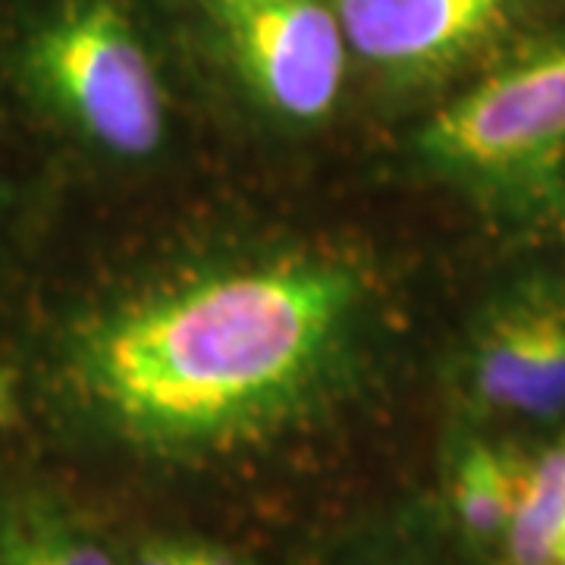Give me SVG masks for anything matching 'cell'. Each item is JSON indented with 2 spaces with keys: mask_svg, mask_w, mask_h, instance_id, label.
Segmentation results:
<instances>
[{
  "mask_svg": "<svg viewBox=\"0 0 565 565\" xmlns=\"http://www.w3.org/2000/svg\"><path fill=\"white\" fill-rule=\"evenodd\" d=\"M475 396L525 418L565 415V299L525 289L487 311L468 352Z\"/></svg>",
  "mask_w": 565,
  "mask_h": 565,
  "instance_id": "obj_5",
  "label": "cell"
},
{
  "mask_svg": "<svg viewBox=\"0 0 565 565\" xmlns=\"http://www.w3.org/2000/svg\"><path fill=\"white\" fill-rule=\"evenodd\" d=\"M136 565H182L180 544H145Z\"/></svg>",
  "mask_w": 565,
  "mask_h": 565,
  "instance_id": "obj_12",
  "label": "cell"
},
{
  "mask_svg": "<svg viewBox=\"0 0 565 565\" xmlns=\"http://www.w3.org/2000/svg\"><path fill=\"white\" fill-rule=\"evenodd\" d=\"M25 531L39 544L47 565H114L95 541H88L76 527L63 525L61 519H25Z\"/></svg>",
  "mask_w": 565,
  "mask_h": 565,
  "instance_id": "obj_9",
  "label": "cell"
},
{
  "mask_svg": "<svg viewBox=\"0 0 565 565\" xmlns=\"http://www.w3.org/2000/svg\"><path fill=\"white\" fill-rule=\"evenodd\" d=\"M525 459L490 444H468L452 468V509L462 531L481 546H503L515 512Z\"/></svg>",
  "mask_w": 565,
  "mask_h": 565,
  "instance_id": "obj_8",
  "label": "cell"
},
{
  "mask_svg": "<svg viewBox=\"0 0 565 565\" xmlns=\"http://www.w3.org/2000/svg\"><path fill=\"white\" fill-rule=\"evenodd\" d=\"M359 321L337 264L236 267L73 323L57 364L126 440L163 456L226 452L315 399Z\"/></svg>",
  "mask_w": 565,
  "mask_h": 565,
  "instance_id": "obj_1",
  "label": "cell"
},
{
  "mask_svg": "<svg viewBox=\"0 0 565 565\" xmlns=\"http://www.w3.org/2000/svg\"><path fill=\"white\" fill-rule=\"evenodd\" d=\"M430 161L462 173H512L565 148V47L515 63L422 129Z\"/></svg>",
  "mask_w": 565,
  "mask_h": 565,
  "instance_id": "obj_3",
  "label": "cell"
},
{
  "mask_svg": "<svg viewBox=\"0 0 565 565\" xmlns=\"http://www.w3.org/2000/svg\"><path fill=\"white\" fill-rule=\"evenodd\" d=\"M512 0H340L349 47L386 70H434L487 39Z\"/></svg>",
  "mask_w": 565,
  "mask_h": 565,
  "instance_id": "obj_6",
  "label": "cell"
},
{
  "mask_svg": "<svg viewBox=\"0 0 565 565\" xmlns=\"http://www.w3.org/2000/svg\"><path fill=\"white\" fill-rule=\"evenodd\" d=\"M0 565H47L22 522L0 527Z\"/></svg>",
  "mask_w": 565,
  "mask_h": 565,
  "instance_id": "obj_10",
  "label": "cell"
},
{
  "mask_svg": "<svg viewBox=\"0 0 565 565\" xmlns=\"http://www.w3.org/2000/svg\"><path fill=\"white\" fill-rule=\"evenodd\" d=\"M221 25L245 82L270 110L315 122L343 92V22L323 0H217Z\"/></svg>",
  "mask_w": 565,
  "mask_h": 565,
  "instance_id": "obj_4",
  "label": "cell"
},
{
  "mask_svg": "<svg viewBox=\"0 0 565 565\" xmlns=\"http://www.w3.org/2000/svg\"><path fill=\"white\" fill-rule=\"evenodd\" d=\"M20 418V384L10 367H0V427H10Z\"/></svg>",
  "mask_w": 565,
  "mask_h": 565,
  "instance_id": "obj_11",
  "label": "cell"
},
{
  "mask_svg": "<svg viewBox=\"0 0 565 565\" xmlns=\"http://www.w3.org/2000/svg\"><path fill=\"white\" fill-rule=\"evenodd\" d=\"M10 70L44 117L98 151L145 158L161 145L158 73L117 0H51L29 13Z\"/></svg>",
  "mask_w": 565,
  "mask_h": 565,
  "instance_id": "obj_2",
  "label": "cell"
},
{
  "mask_svg": "<svg viewBox=\"0 0 565 565\" xmlns=\"http://www.w3.org/2000/svg\"><path fill=\"white\" fill-rule=\"evenodd\" d=\"M180 556L185 565H236L230 556H223V553L211 550V546L180 544Z\"/></svg>",
  "mask_w": 565,
  "mask_h": 565,
  "instance_id": "obj_13",
  "label": "cell"
},
{
  "mask_svg": "<svg viewBox=\"0 0 565 565\" xmlns=\"http://www.w3.org/2000/svg\"><path fill=\"white\" fill-rule=\"evenodd\" d=\"M556 565H565V527L563 537H559V546H556Z\"/></svg>",
  "mask_w": 565,
  "mask_h": 565,
  "instance_id": "obj_14",
  "label": "cell"
},
{
  "mask_svg": "<svg viewBox=\"0 0 565 565\" xmlns=\"http://www.w3.org/2000/svg\"><path fill=\"white\" fill-rule=\"evenodd\" d=\"M565 527V434L522 465L515 512L505 527V565H556Z\"/></svg>",
  "mask_w": 565,
  "mask_h": 565,
  "instance_id": "obj_7",
  "label": "cell"
}]
</instances>
